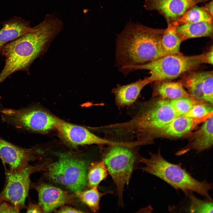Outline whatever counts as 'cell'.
Listing matches in <instances>:
<instances>
[{"mask_svg":"<svg viewBox=\"0 0 213 213\" xmlns=\"http://www.w3.org/2000/svg\"><path fill=\"white\" fill-rule=\"evenodd\" d=\"M128 121L102 126V133L112 140L140 141L151 144L159 132L178 116L170 100L159 97L144 101H137L128 107Z\"/></svg>","mask_w":213,"mask_h":213,"instance_id":"1","label":"cell"},{"mask_svg":"<svg viewBox=\"0 0 213 213\" xmlns=\"http://www.w3.org/2000/svg\"><path fill=\"white\" fill-rule=\"evenodd\" d=\"M63 28L62 20L54 14H47L32 31L4 46L0 52L5 63L0 73V84L13 73L28 68L46 52Z\"/></svg>","mask_w":213,"mask_h":213,"instance_id":"2","label":"cell"},{"mask_svg":"<svg viewBox=\"0 0 213 213\" xmlns=\"http://www.w3.org/2000/svg\"><path fill=\"white\" fill-rule=\"evenodd\" d=\"M165 29L129 22L116 39L115 62L119 70L142 65L163 56L161 40Z\"/></svg>","mask_w":213,"mask_h":213,"instance_id":"3","label":"cell"},{"mask_svg":"<svg viewBox=\"0 0 213 213\" xmlns=\"http://www.w3.org/2000/svg\"><path fill=\"white\" fill-rule=\"evenodd\" d=\"M144 145L140 141H119L101 146L102 161L115 183L119 206H123L125 185L129 183L133 171L140 163L141 156L137 147Z\"/></svg>","mask_w":213,"mask_h":213,"instance_id":"4","label":"cell"},{"mask_svg":"<svg viewBox=\"0 0 213 213\" xmlns=\"http://www.w3.org/2000/svg\"><path fill=\"white\" fill-rule=\"evenodd\" d=\"M160 151L159 148L156 153L149 152V158L141 156L140 163L145 166L139 169L160 178L177 190H180L185 193L195 192L212 201L209 193L212 188V183L195 179L181 167L180 163L172 164L165 159Z\"/></svg>","mask_w":213,"mask_h":213,"instance_id":"5","label":"cell"},{"mask_svg":"<svg viewBox=\"0 0 213 213\" xmlns=\"http://www.w3.org/2000/svg\"><path fill=\"white\" fill-rule=\"evenodd\" d=\"M205 63L204 53L199 55L185 56L181 53L162 56L154 61L124 68L127 74L138 70L150 71L149 79L152 82L171 80L192 71Z\"/></svg>","mask_w":213,"mask_h":213,"instance_id":"6","label":"cell"},{"mask_svg":"<svg viewBox=\"0 0 213 213\" xmlns=\"http://www.w3.org/2000/svg\"><path fill=\"white\" fill-rule=\"evenodd\" d=\"M57 154V160L46 164V177L75 193L84 190L87 186L88 162L69 153Z\"/></svg>","mask_w":213,"mask_h":213,"instance_id":"7","label":"cell"},{"mask_svg":"<svg viewBox=\"0 0 213 213\" xmlns=\"http://www.w3.org/2000/svg\"><path fill=\"white\" fill-rule=\"evenodd\" d=\"M45 166V163L35 166L29 165L20 170H6L5 183L0 193V201L8 202L20 210L22 208L30 185V175L44 169Z\"/></svg>","mask_w":213,"mask_h":213,"instance_id":"8","label":"cell"},{"mask_svg":"<svg viewBox=\"0 0 213 213\" xmlns=\"http://www.w3.org/2000/svg\"><path fill=\"white\" fill-rule=\"evenodd\" d=\"M0 111L6 120L16 127L42 133L55 128L58 118L38 108L18 110L4 109Z\"/></svg>","mask_w":213,"mask_h":213,"instance_id":"9","label":"cell"},{"mask_svg":"<svg viewBox=\"0 0 213 213\" xmlns=\"http://www.w3.org/2000/svg\"><path fill=\"white\" fill-rule=\"evenodd\" d=\"M55 128L62 138L67 143L73 146L91 144H97L101 146L118 142L98 136L85 128L59 118H57Z\"/></svg>","mask_w":213,"mask_h":213,"instance_id":"10","label":"cell"},{"mask_svg":"<svg viewBox=\"0 0 213 213\" xmlns=\"http://www.w3.org/2000/svg\"><path fill=\"white\" fill-rule=\"evenodd\" d=\"M179 81L196 99L213 104L212 71H193L183 75Z\"/></svg>","mask_w":213,"mask_h":213,"instance_id":"11","label":"cell"},{"mask_svg":"<svg viewBox=\"0 0 213 213\" xmlns=\"http://www.w3.org/2000/svg\"><path fill=\"white\" fill-rule=\"evenodd\" d=\"M38 196V204L43 212L49 213L67 204H73L75 196L61 188L44 183L35 185Z\"/></svg>","mask_w":213,"mask_h":213,"instance_id":"12","label":"cell"},{"mask_svg":"<svg viewBox=\"0 0 213 213\" xmlns=\"http://www.w3.org/2000/svg\"><path fill=\"white\" fill-rule=\"evenodd\" d=\"M211 0H146L144 6L149 10H156L165 18L167 24L180 18L191 7Z\"/></svg>","mask_w":213,"mask_h":213,"instance_id":"13","label":"cell"},{"mask_svg":"<svg viewBox=\"0 0 213 213\" xmlns=\"http://www.w3.org/2000/svg\"><path fill=\"white\" fill-rule=\"evenodd\" d=\"M38 152L33 149L22 148L0 137V156L10 170H19L29 165L31 161L38 158Z\"/></svg>","mask_w":213,"mask_h":213,"instance_id":"14","label":"cell"},{"mask_svg":"<svg viewBox=\"0 0 213 213\" xmlns=\"http://www.w3.org/2000/svg\"><path fill=\"white\" fill-rule=\"evenodd\" d=\"M213 116V112L200 117H177L158 133L157 138L177 139L187 136L198 126Z\"/></svg>","mask_w":213,"mask_h":213,"instance_id":"15","label":"cell"},{"mask_svg":"<svg viewBox=\"0 0 213 213\" xmlns=\"http://www.w3.org/2000/svg\"><path fill=\"white\" fill-rule=\"evenodd\" d=\"M201 126L187 136L188 143L178 152L177 155L184 154L191 150L200 152L210 149L213 144V116L203 122Z\"/></svg>","mask_w":213,"mask_h":213,"instance_id":"16","label":"cell"},{"mask_svg":"<svg viewBox=\"0 0 213 213\" xmlns=\"http://www.w3.org/2000/svg\"><path fill=\"white\" fill-rule=\"evenodd\" d=\"M152 82L148 77H146L127 84L117 85L112 91L116 106L120 109L133 105L137 101L143 88Z\"/></svg>","mask_w":213,"mask_h":213,"instance_id":"17","label":"cell"},{"mask_svg":"<svg viewBox=\"0 0 213 213\" xmlns=\"http://www.w3.org/2000/svg\"><path fill=\"white\" fill-rule=\"evenodd\" d=\"M0 30V49L5 44L34 30L29 21L14 17L2 22Z\"/></svg>","mask_w":213,"mask_h":213,"instance_id":"18","label":"cell"},{"mask_svg":"<svg viewBox=\"0 0 213 213\" xmlns=\"http://www.w3.org/2000/svg\"><path fill=\"white\" fill-rule=\"evenodd\" d=\"M153 82L154 83L152 86V98L159 97L169 100L184 97L195 99L179 81L164 80Z\"/></svg>","mask_w":213,"mask_h":213,"instance_id":"19","label":"cell"},{"mask_svg":"<svg viewBox=\"0 0 213 213\" xmlns=\"http://www.w3.org/2000/svg\"><path fill=\"white\" fill-rule=\"evenodd\" d=\"M176 32L182 41L202 37L212 38L213 22H204L179 25L176 28Z\"/></svg>","mask_w":213,"mask_h":213,"instance_id":"20","label":"cell"},{"mask_svg":"<svg viewBox=\"0 0 213 213\" xmlns=\"http://www.w3.org/2000/svg\"><path fill=\"white\" fill-rule=\"evenodd\" d=\"M178 25L175 21L168 24L167 28L165 29L161 40L163 56L181 53L180 50L182 41L176 32Z\"/></svg>","mask_w":213,"mask_h":213,"instance_id":"21","label":"cell"},{"mask_svg":"<svg viewBox=\"0 0 213 213\" xmlns=\"http://www.w3.org/2000/svg\"><path fill=\"white\" fill-rule=\"evenodd\" d=\"M176 21L178 25L204 22H213V16L202 7L195 5L188 9Z\"/></svg>","mask_w":213,"mask_h":213,"instance_id":"22","label":"cell"},{"mask_svg":"<svg viewBox=\"0 0 213 213\" xmlns=\"http://www.w3.org/2000/svg\"><path fill=\"white\" fill-rule=\"evenodd\" d=\"M75 193V196L79 200L87 205L93 212H96L100 209L101 197L111 191L102 193L99 191L97 187L89 188Z\"/></svg>","mask_w":213,"mask_h":213,"instance_id":"23","label":"cell"},{"mask_svg":"<svg viewBox=\"0 0 213 213\" xmlns=\"http://www.w3.org/2000/svg\"><path fill=\"white\" fill-rule=\"evenodd\" d=\"M108 174L106 166L102 160L91 163L88 168L87 186L88 188L97 187L107 178Z\"/></svg>","mask_w":213,"mask_h":213,"instance_id":"24","label":"cell"},{"mask_svg":"<svg viewBox=\"0 0 213 213\" xmlns=\"http://www.w3.org/2000/svg\"><path fill=\"white\" fill-rule=\"evenodd\" d=\"M188 197V208L185 210L189 212L212 213L213 202L208 200H203L195 196L192 192L185 194Z\"/></svg>","mask_w":213,"mask_h":213,"instance_id":"25","label":"cell"},{"mask_svg":"<svg viewBox=\"0 0 213 213\" xmlns=\"http://www.w3.org/2000/svg\"><path fill=\"white\" fill-rule=\"evenodd\" d=\"M202 101L186 97L170 100L171 106L178 116L187 113L195 105Z\"/></svg>","mask_w":213,"mask_h":213,"instance_id":"26","label":"cell"},{"mask_svg":"<svg viewBox=\"0 0 213 213\" xmlns=\"http://www.w3.org/2000/svg\"><path fill=\"white\" fill-rule=\"evenodd\" d=\"M213 104L202 101L195 105L187 113L182 116L191 117H200L213 112Z\"/></svg>","mask_w":213,"mask_h":213,"instance_id":"27","label":"cell"},{"mask_svg":"<svg viewBox=\"0 0 213 213\" xmlns=\"http://www.w3.org/2000/svg\"><path fill=\"white\" fill-rule=\"evenodd\" d=\"M20 211L18 208L8 202L0 201V213H18Z\"/></svg>","mask_w":213,"mask_h":213,"instance_id":"28","label":"cell"},{"mask_svg":"<svg viewBox=\"0 0 213 213\" xmlns=\"http://www.w3.org/2000/svg\"><path fill=\"white\" fill-rule=\"evenodd\" d=\"M55 212L57 213H83L84 212L73 208L72 207L65 205H63L61 206L60 208L56 210Z\"/></svg>","mask_w":213,"mask_h":213,"instance_id":"29","label":"cell"},{"mask_svg":"<svg viewBox=\"0 0 213 213\" xmlns=\"http://www.w3.org/2000/svg\"><path fill=\"white\" fill-rule=\"evenodd\" d=\"M27 213H42V210L38 204L33 203L29 204L27 207Z\"/></svg>","mask_w":213,"mask_h":213,"instance_id":"30","label":"cell"},{"mask_svg":"<svg viewBox=\"0 0 213 213\" xmlns=\"http://www.w3.org/2000/svg\"><path fill=\"white\" fill-rule=\"evenodd\" d=\"M213 46H212L209 51L204 53L206 64H213Z\"/></svg>","mask_w":213,"mask_h":213,"instance_id":"31","label":"cell"},{"mask_svg":"<svg viewBox=\"0 0 213 213\" xmlns=\"http://www.w3.org/2000/svg\"><path fill=\"white\" fill-rule=\"evenodd\" d=\"M205 10L208 12L212 16L213 15V0L208 3L206 4L205 5L202 7Z\"/></svg>","mask_w":213,"mask_h":213,"instance_id":"32","label":"cell"}]
</instances>
